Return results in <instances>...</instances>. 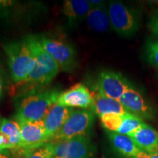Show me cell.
Wrapping results in <instances>:
<instances>
[{
	"label": "cell",
	"instance_id": "1",
	"mask_svg": "<svg viewBox=\"0 0 158 158\" xmlns=\"http://www.w3.org/2000/svg\"><path fill=\"white\" fill-rule=\"evenodd\" d=\"M56 89L30 91L20 101L15 118L19 123L43 121L59 95Z\"/></svg>",
	"mask_w": 158,
	"mask_h": 158
},
{
	"label": "cell",
	"instance_id": "2",
	"mask_svg": "<svg viewBox=\"0 0 158 158\" xmlns=\"http://www.w3.org/2000/svg\"><path fill=\"white\" fill-rule=\"evenodd\" d=\"M3 49L7 55L13 81L17 84L23 82L36 62L26 37L21 40L6 43L3 45Z\"/></svg>",
	"mask_w": 158,
	"mask_h": 158
},
{
	"label": "cell",
	"instance_id": "3",
	"mask_svg": "<svg viewBox=\"0 0 158 158\" xmlns=\"http://www.w3.org/2000/svg\"><path fill=\"white\" fill-rule=\"evenodd\" d=\"M94 121L92 109H76L51 142L56 143L65 140L87 135Z\"/></svg>",
	"mask_w": 158,
	"mask_h": 158
},
{
	"label": "cell",
	"instance_id": "4",
	"mask_svg": "<svg viewBox=\"0 0 158 158\" xmlns=\"http://www.w3.org/2000/svg\"><path fill=\"white\" fill-rule=\"evenodd\" d=\"M110 23L114 31L122 37L133 35L138 28V18L132 9L119 2H112L108 8Z\"/></svg>",
	"mask_w": 158,
	"mask_h": 158
},
{
	"label": "cell",
	"instance_id": "5",
	"mask_svg": "<svg viewBox=\"0 0 158 158\" xmlns=\"http://www.w3.org/2000/svg\"><path fill=\"white\" fill-rule=\"evenodd\" d=\"M38 40L45 49L58 64L63 71H71L76 67V53L69 43L57 39L45 36H37Z\"/></svg>",
	"mask_w": 158,
	"mask_h": 158
},
{
	"label": "cell",
	"instance_id": "6",
	"mask_svg": "<svg viewBox=\"0 0 158 158\" xmlns=\"http://www.w3.org/2000/svg\"><path fill=\"white\" fill-rule=\"evenodd\" d=\"M93 147L88 135H82L55 143L54 158H92Z\"/></svg>",
	"mask_w": 158,
	"mask_h": 158
},
{
	"label": "cell",
	"instance_id": "7",
	"mask_svg": "<svg viewBox=\"0 0 158 158\" xmlns=\"http://www.w3.org/2000/svg\"><path fill=\"white\" fill-rule=\"evenodd\" d=\"M130 86L127 79L121 73L112 70L100 72L97 84L98 93L116 100H119Z\"/></svg>",
	"mask_w": 158,
	"mask_h": 158
},
{
	"label": "cell",
	"instance_id": "8",
	"mask_svg": "<svg viewBox=\"0 0 158 158\" xmlns=\"http://www.w3.org/2000/svg\"><path fill=\"white\" fill-rule=\"evenodd\" d=\"M56 103L79 109H92L93 94L84 84L79 83L59 94Z\"/></svg>",
	"mask_w": 158,
	"mask_h": 158
},
{
	"label": "cell",
	"instance_id": "9",
	"mask_svg": "<svg viewBox=\"0 0 158 158\" xmlns=\"http://www.w3.org/2000/svg\"><path fill=\"white\" fill-rule=\"evenodd\" d=\"M19 124L21 134L20 148L24 152L48 143L43 121Z\"/></svg>",
	"mask_w": 158,
	"mask_h": 158
},
{
	"label": "cell",
	"instance_id": "10",
	"mask_svg": "<svg viewBox=\"0 0 158 158\" xmlns=\"http://www.w3.org/2000/svg\"><path fill=\"white\" fill-rule=\"evenodd\" d=\"M129 113L145 119H152L154 116L152 109L146 101L141 92L130 86L118 100Z\"/></svg>",
	"mask_w": 158,
	"mask_h": 158
},
{
	"label": "cell",
	"instance_id": "11",
	"mask_svg": "<svg viewBox=\"0 0 158 158\" xmlns=\"http://www.w3.org/2000/svg\"><path fill=\"white\" fill-rule=\"evenodd\" d=\"M75 110V108L66 107L56 102L51 107L43 119L48 142L52 141Z\"/></svg>",
	"mask_w": 158,
	"mask_h": 158
},
{
	"label": "cell",
	"instance_id": "12",
	"mask_svg": "<svg viewBox=\"0 0 158 158\" xmlns=\"http://www.w3.org/2000/svg\"><path fill=\"white\" fill-rule=\"evenodd\" d=\"M141 151L158 152V132L147 124H143L135 133L129 135Z\"/></svg>",
	"mask_w": 158,
	"mask_h": 158
},
{
	"label": "cell",
	"instance_id": "13",
	"mask_svg": "<svg viewBox=\"0 0 158 158\" xmlns=\"http://www.w3.org/2000/svg\"><path fill=\"white\" fill-rule=\"evenodd\" d=\"M26 39L31 51L34 54L37 62L46 68L51 73L53 77L55 78V76L58 74L59 71L60 70L59 65L53 59V57L43 48L39 42L37 36L28 35L26 37Z\"/></svg>",
	"mask_w": 158,
	"mask_h": 158
},
{
	"label": "cell",
	"instance_id": "14",
	"mask_svg": "<svg viewBox=\"0 0 158 158\" xmlns=\"http://www.w3.org/2000/svg\"><path fill=\"white\" fill-rule=\"evenodd\" d=\"M92 109L99 116L105 114H118L122 116L128 113L118 100L103 96L98 92L93 94V106Z\"/></svg>",
	"mask_w": 158,
	"mask_h": 158
},
{
	"label": "cell",
	"instance_id": "15",
	"mask_svg": "<svg viewBox=\"0 0 158 158\" xmlns=\"http://www.w3.org/2000/svg\"><path fill=\"white\" fill-rule=\"evenodd\" d=\"M107 134L114 149L124 157L133 158L141 151L128 135L109 131H107Z\"/></svg>",
	"mask_w": 158,
	"mask_h": 158
},
{
	"label": "cell",
	"instance_id": "16",
	"mask_svg": "<svg viewBox=\"0 0 158 158\" xmlns=\"http://www.w3.org/2000/svg\"><path fill=\"white\" fill-rule=\"evenodd\" d=\"M90 10L89 3L86 0H66L63 5V13L72 24L86 17Z\"/></svg>",
	"mask_w": 158,
	"mask_h": 158
},
{
	"label": "cell",
	"instance_id": "17",
	"mask_svg": "<svg viewBox=\"0 0 158 158\" xmlns=\"http://www.w3.org/2000/svg\"><path fill=\"white\" fill-rule=\"evenodd\" d=\"M89 27L97 32H105L110 27V19L108 10L104 6L92 8L86 17Z\"/></svg>",
	"mask_w": 158,
	"mask_h": 158
},
{
	"label": "cell",
	"instance_id": "18",
	"mask_svg": "<svg viewBox=\"0 0 158 158\" xmlns=\"http://www.w3.org/2000/svg\"><path fill=\"white\" fill-rule=\"evenodd\" d=\"M0 133L8 138L13 149L20 148V143H21L20 124L17 121L3 118L0 124Z\"/></svg>",
	"mask_w": 158,
	"mask_h": 158
},
{
	"label": "cell",
	"instance_id": "19",
	"mask_svg": "<svg viewBox=\"0 0 158 158\" xmlns=\"http://www.w3.org/2000/svg\"><path fill=\"white\" fill-rule=\"evenodd\" d=\"M143 124H144V122L141 118L128 112L122 115L121 126L116 133L129 136L135 133Z\"/></svg>",
	"mask_w": 158,
	"mask_h": 158
},
{
	"label": "cell",
	"instance_id": "20",
	"mask_svg": "<svg viewBox=\"0 0 158 158\" xmlns=\"http://www.w3.org/2000/svg\"><path fill=\"white\" fill-rule=\"evenodd\" d=\"M55 143L48 142L40 147L24 152L23 158H54Z\"/></svg>",
	"mask_w": 158,
	"mask_h": 158
},
{
	"label": "cell",
	"instance_id": "21",
	"mask_svg": "<svg viewBox=\"0 0 158 158\" xmlns=\"http://www.w3.org/2000/svg\"><path fill=\"white\" fill-rule=\"evenodd\" d=\"M100 122L105 129L109 132H117L122 124V116L118 114H105L100 116Z\"/></svg>",
	"mask_w": 158,
	"mask_h": 158
},
{
	"label": "cell",
	"instance_id": "22",
	"mask_svg": "<svg viewBox=\"0 0 158 158\" xmlns=\"http://www.w3.org/2000/svg\"><path fill=\"white\" fill-rule=\"evenodd\" d=\"M146 56L150 64L158 68V42L149 40L146 45Z\"/></svg>",
	"mask_w": 158,
	"mask_h": 158
},
{
	"label": "cell",
	"instance_id": "23",
	"mask_svg": "<svg viewBox=\"0 0 158 158\" xmlns=\"http://www.w3.org/2000/svg\"><path fill=\"white\" fill-rule=\"evenodd\" d=\"M13 149L11 145L8 138L3 134L0 133V151L4 149Z\"/></svg>",
	"mask_w": 158,
	"mask_h": 158
},
{
	"label": "cell",
	"instance_id": "24",
	"mask_svg": "<svg viewBox=\"0 0 158 158\" xmlns=\"http://www.w3.org/2000/svg\"><path fill=\"white\" fill-rule=\"evenodd\" d=\"M149 27L152 34L158 39V14L152 19L149 23Z\"/></svg>",
	"mask_w": 158,
	"mask_h": 158
},
{
	"label": "cell",
	"instance_id": "25",
	"mask_svg": "<svg viewBox=\"0 0 158 158\" xmlns=\"http://www.w3.org/2000/svg\"><path fill=\"white\" fill-rule=\"evenodd\" d=\"M133 158H158V152L156 153H147L143 151L140 152V153L135 157Z\"/></svg>",
	"mask_w": 158,
	"mask_h": 158
},
{
	"label": "cell",
	"instance_id": "26",
	"mask_svg": "<svg viewBox=\"0 0 158 158\" xmlns=\"http://www.w3.org/2000/svg\"><path fill=\"white\" fill-rule=\"evenodd\" d=\"M89 3L91 9L94 8V7H100L104 6V2L101 0H89L88 1Z\"/></svg>",
	"mask_w": 158,
	"mask_h": 158
},
{
	"label": "cell",
	"instance_id": "27",
	"mask_svg": "<svg viewBox=\"0 0 158 158\" xmlns=\"http://www.w3.org/2000/svg\"><path fill=\"white\" fill-rule=\"evenodd\" d=\"M0 158H15L10 149H4L0 151Z\"/></svg>",
	"mask_w": 158,
	"mask_h": 158
},
{
	"label": "cell",
	"instance_id": "28",
	"mask_svg": "<svg viewBox=\"0 0 158 158\" xmlns=\"http://www.w3.org/2000/svg\"><path fill=\"white\" fill-rule=\"evenodd\" d=\"M3 94V79L2 75L1 66H0V99L2 98Z\"/></svg>",
	"mask_w": 158,
	"mask_h": 158
},
{
	"label": "cell",
	"instance_id": "29",
	"mask_svg": "<svg viewBox=\"0 0 158 158\" xmlns=\"http://www.w3.org/2000/svg\"><path fill=\"white\" fill-rule=\"evenodd\" d=\"M1 122H2V121H1V120H0V124H1Z\"/></svg>",
	"mask_w": 158,
	"mask_h": 158
}]
</instances>
